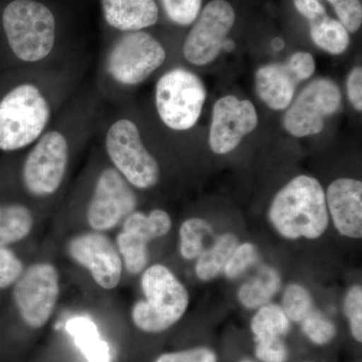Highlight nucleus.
Listing matches in <instances>:
<instances>
[{
	"label": "nucleus",
	"instance_id": "dca6fc26",
	"mask_svg": "<svg viewBox=\"0 0 362 362\" xmlns=\"http://www.w3.org/2000/svg\"><path fill=\"white\" fill-rule=\"evenodd\" d=\"M326 206L340 235L362 237V183L352 178L333 181L327 189Z\"/></svg>",
	"mask_w": 362,
	"mask_h": 362
},
{
	"label": "nucleus",
	"instance_id": "9b49d317",
	"mask_svg": "<svg viewBox=\"0 0 362 362\" xmlns=\"http://www.w3.org/2000/svg\"><path fill=\"white\" fill-rule=\"evenodd\" d=\"M235 21V9L228 1L209 2L183 45L185 59L197 66L211 63L223 49Z\"/></svg>",
	"mask_w": 362,
	"mask_h": 362
},
{
	"label": "nucleus",
	"instance_id": "412c9836",
	"mask_svg": "<svg viewBox=\"0 0 362 362\" xmlns=\"http://www.w3.org/2000/svg\"><path fill=\"white\" fill-rule=\"evenodd\" d=\"M33 221L28 207L20 204H0V246L25 240L32 232Z\"/></svg>",
	"mask_w": 362,
	"mask_h": 362
},
{
	"label": "nucleus",
	"instance_id": "e433bc0d",
	"mask_svg": "<svg viewBox=\"0 0 362 362\" xmlns=\"http://www.w3.org/2000/svg\"><path fill=\"white\" fill-rule=\"evenodd\" d=\"M295 7L309 21L325 16V8L319 0H294Z\"/></svg>",
	"mask_w": 362,
	"mask_h": 362
},
{
	"label": "nucleus",
	"instance_id": "7ed1b4c3",
	"mask_svg": "<svg viewBox=\"0 0 362 362\" xmlns=\"http://www.w3.org/2000/svg\"><path fill=\"white\" fill-rule=\"evenodd\" d=\"M7 42L13 54L28 63L49 56L56 42V20L44 4L35 0H14L2 16Z\"/></svg>",
	"mask_w": 362,
	"mask_h": 362
},
{
	"label": "nucleus",
	"instance_id": "473e14b6",
	"mask_svg": "<svg viewBox=\"0 0 362 362\" xmlns=\"http://www.w3.org/2000/svg\"><path fill=\"white\" fill-rule=\"evenodd\" d=\"M334 7L340 23L349 33H356L362 23V6L359 0H327Z\"/></svg>",
	"mask_w": 362,
	"mask_h": 362
},
{
	"label": "nucleus",
	"instance_id": "1a4fd4ad",
	"mask_svg": "<svg viewBox=\"0 0 362 362\" xmlns=\"http://www.w3.org/2000/svg\"><path fill=\"white\" fill-rule=\"evenodd\" d=\"M68 159L65 136L58 131L42 136L23 164V180L28 192L35 197L54 194L65 177Z\"/></svg>",
	"mask_w": 362,
	"mask_h": 362
},
{
	"label": "nucleus",
	"instance_id": "9d476101",
	"mask_svg": "<svg viewBox=\"0 0 362 362\" xmlns=\"http://www.w3.org/2000/svg\"><path fill=\"white\" fill-rule=\"evenodd\" d=\"M341 92L329 78L310 83L286 112L284 127L295 137L315 135L324 129L325 119L341 106Z\"/></svg>",
	"mask_w": 362,
	"mask_h": 362
},
{
	"label": "nucleus",
	"instance_id": "7c9ffc66",
	"mask_svg": "<svg viewBox=\"0 0 362 362\" xmlns=\"http://www.w3.org/2000/svg\"><path fill=\"white\" fill-rule=\"evenodd\" d=\"M344 312L349 319L350 330L357 341H362V288L354 285L346 293Z\"/></svg>",
	"mask_w": 362,
	"mask_h": 362
},
{
	"label": "nucleus",
	"instance_id": "a878e982",
	"mask_svg": "<svg viewBox=\"0 0 362 362\" xmlns=\"http://www.w3.org/2000/svg\"><path fill=\"white\" fill-rule=\"evenodd\" d=\"M117 250L130 275L142 273L148 263V244L141 238L122 230L116 238Z\"/></svg>",
	"mask_w": 362,
	"mask_h": 362
},
{
	"label": "nucleus",
	"instance_id": "20e7f679",
	"mask_svg": "<svg viewBox=\"0 0 362 362\" xmlns=\"http://www.w3.org/2000/svg\"><path fill=\"white\" fill-rule=\"evenodd\" d=\"M51 109L37 86L23 84L0 102V149L14 151L32 144L44 131Z\"/></svg>",
	"mask_w": 362,
	"mask_h": 362
},
{
	"label": "nucleus",
	"instance_id": "4c0bfd02",
	"mask_svg": "<svg viewBox=\"0 0 362 362\" xmlns=\"http://www.w3.org/2000/svg\"><path fill=\"white\" fill-rule=\"evenodd\" d=\"M242 362H252L251 361H242Z\"/></svg>",
	"mask_w": 362,
	"mask_h": 362
},
{
	"label": "nucleus",
	"instance_id": "f8f14e48",
	"mask_svg": "<svg viewBox=\"0 0 362 362\" xmlns=\"http://www.w3.org/2000/svg\"><path fill=\"white\" fill-rule=\"evenodd\" d=\"M137 197L131 185L115 168H107L98 177L87 209L88 223L96 232L112 230L134 211Z\"/></svg>",
	"mask_w": 362,
	"mask_h": 362
},
{
	"label": "nucleus",
	"instance_id": "72a5a7b5",
	"mask_svg": "<svg viewBox=\"0 0 362 362\" xmlns=\"http://www.w3.org/2000/svg\"><path fill=\"white\" fill-rule=\"evenodd\" d=\"M256 356L262 362H285L287 349L281 338L257 340Z\"/></svg>",
	"mask_w": 362,
	"mask_h": 362
},
{
	"label": "nucleus",
	"instance_id": "cd10ccee",
	"mask_svg": "<svg viewBox=\"0 0 362 362\" xmlns=\"http://www.w3.org/2000/svg\"><path fill=\"white\" fill-rule=\"evenodd\" d=\"M301 323L304 334L316 344L323 345L330 342L337 333L333 323L316 310H312Z\"/></svg>",
	"mask_w": 362,
	"mask_h": 362
},
{
	"label": "nucleus",
	"instance_id": "6e6552de",
	"mask_svg": "<svg viewBox=\"0 0 362 362\" xmlns=\"http://www.w3.org/2000/svg\"><path fill=\"white\" fill-rule=\"evenodd\" d=\"M165 59V49L156 37L140 30L131 32L112 47L107 70L120 84L137 85L161 66Z\"/></svg>",
	"mask_w": 362,
	"mask_h": 362
},
{
	"label": "nucleus",
	"instance_id": "6ab92c4d",
	"mask_svg": "<svg viewBox=\"0 0 362 362\" xmlns=\"http://www.w3.org/2000/svg\"><path fill=\"white\" fill-rule=\"evenodd\" d=\"M281 288L280 275L275 269L264 267L256 276L240 288L239 300L247 309H257L268 304Z\"/></svg>",
	"mask_w": 362,
	"mask_h": 362
},
{
	"label": "nucleus",
	"instance_id": "f704fd0d",
	"mask_svg": "<svg viewBox=\"0 0 362 362\" xmlns=\"http://www.w3.org/2000/svg\"><path fill=\"white\" fill-rule=\"evenodd\" d=\"M156 362H216V356L211 349L199 347L162 354Z\"/></svg>",
	"mask_w": 362,
	"mask_h": 362
},
{
	"label": "nucleus",
	"instance_id": "f03ea898",
	"mask_svg": "<svg viewBox=\"0 0 362 362\" xmlns=\"http://www.w3.org/2000/svg\"><path fill=\"white\" fill-rule=\"evenodd\" d=\"M141 288L145 300L133 306L131 317L138 329L146 333L168 330L182 318L189 296L187 288L168 267L157 264L144 271Z\"/></svg>",
	"mask_w": 362,
	"mask_h": 362
},
{
	"label": "nucleus",
	"instance_id": "4468645a",
	"mask_svg": "<svg viewBox=\"0 0 362 362\" xmlns=\"http://www.w3.org/2000/svg\"><path fill=\"white\" fill-rule=\"evenodd\" d=\"M71 259L85 267L95 282L106 290L116 288L122 277L123 262L113 240L99 232L76 235L66 246Z\"/></svg>",
	"mask_w": 362,
	"mask_h": 362
},
{
	"label": "nucleus",
	"instance_id": "4be33fe9",
	"mask_svg": "<svg viewBox=\"0 0 362 362\" xmlns=\"http://www.w3.org/2000/svg\"><path fill=\"white\" fill-rule=\"evenodd\" d=\"M310 35L314 44L329 54H340L349 47V30L339 21L333 20L327 14L309 21Z\"/></svg>",
	"mask_w": 362,
	"mask_h": 362
},
{
	"label": "nucleus",
	"instance_id": "5701e85b",
	"mask_svg": "<svg viewBox=\"0 0 362 362\" xmlns=\"http://www.w3.org/2000/svg\"><path fill=\"white\" fill-rule=\"evenodd\" d=\"M173 226L171 218L162 209H153L149 214L133 211L124 220L122 230L134 233L146 242L168 235Z\"/></svg>",
	"mask_w": 362,
	"mask_h": 362
},
{
	"label": "nucleus",
	"instance_id": "c9c22d12",
	"mask_svg": "<svg viewBox=\"0 0 362 362\" xmlns=\"http://www.w3.org/2000/svg\"><path fill=\"white\" fill-rule=\"evenodd\" d=\"M347 96L356 111L362 110V70L356 66L347 78Z\"/></svg>",
	"mask_w": 362,
	"mask_h": 362
},
{
	"label": "nucleus",
	"instance_id": "c85d7f7f",
	"mask_svg": "<svg viewBox=\"0 0 362 362\" xmlns=\"http://www.w3.org/2000/svg\"><path fill=\"white\" fill-rule=\"evenodd\" d=\"M258 259V249L251 243L238 245L223 269L225 275L228 279L240 277L247 269L254 266Z\"/></svg>",
	"mask_w": 362,
	"mask_h": 362
},
{
	"label": "nucleus",
	"instance_id": "f3484780",
	"mask_svg": "<svg viewBox=\"0 0 362 362\" xmlns=\"http://www.w3.org/2000/svg\"><path fill=\"white\" fill-rule=\"evenodd\" d=\"M102 7L107 23L123 32H139L158 20L154 0H102Z\"/></svg>",
	"mask_w": 362,
	"mask_h": 362
},
{
	"label": "nucleus",
	"instance_id": "2f4dec72",
	"mask_svg": "<svg viewBox=\"0 0 362 362\" xmlns=\"http://www.w3.org/2000/svg\"><path fill=\"white\" fill-rule=\"evenodd\" d=\"M23 271L21 259L8 247L0 246V289L14 285Z\"/></svg>",
	"mask_w": 362,
	"mask_h": 362
},
{
	"label": "nucleus",
	"instance_id": "ddd939ff",
	"mask_svg": "<svg viewBox=\"0 0 362 362\" xmlns=\"http://www.w3.org/2000/svg\"><path fill=\"white\" fill-rule=\"evenodd\" d=\"M315 69L313 57L306 52H295L284 64L262 66L255 77L257 94L274 110H284L292 103L297 85L310 78Z\"/></svg>",
	"mask_w": 362,
	"mask_h": 362
},
{
	"label": "nucleus",
	"instance_id": "a211bd4d",
	"mask_svg": "<svg viewBox=\"0 0 362 362\" xmlns=\"http://www.w3.org/2000/svg\"><path fill=\"white\" fill-rule=\"evenodd\" d=\"M66 329L82 350L89 362H110L108 343L101 339L96 324L86 317H75L68 321Z\"/></svg>",
	"mask_w": 362,
	"mask_h": 362
},
{
	"label": "nucleus",
	"instance_id": "39448f33",
	"mask_svg": "<svg viewBox=\"0 0 362 362\" xmlns=\"http://www.w3.org/2000/svg\"><path fill=\"white\" fill-rule=\"evenodd\" d=\"M206 99L201 78L185 69L164 74L156 85L157 112L170 129L185 131L194 127Z\"/></svg>",
	"mask_w": 362,
	"mask_h": 362
},
{
	"label": "nucleus",
	"instance_id": "c756f323",
	"mask_svg": "<svg viewBox=\"0 0 362 362\" xmlns=\"http://www.w3.org/2000/svg\"><path fill=\"white\" fill-rule=\"evenodd\" d=\"M164 11L178 25H192L199 16L202 0H161Z\"/></svg>",
	"mask_w": 362,
	"mask_h": 362
},
{
	"label": "nucleus",
	"instance_id": "0eeeda50",
	"mask_svg": "<svg viewBox=\"0 0 362 362\" xmlns=\"http://www.w3.org/2000/svg\"><path fill=\"white\" fill-rule=\"evenodd\" d=\"M59 295V272L45 262L26 268L13 285L14 304L23 322L33 329H40L47 323Z\"/></svg>",
	"mask_w": 362,
	"mask_h": 362
},
{
	"label": "nucleus",
	"instance_id": "423d86ee",
	"mask_svg": "<svg viewBox=\"0 0 362 362\" xmlns=\"http://www.w3.org/2000/svg\"><path fill=\"white\" fill-rule=\"evenodd\" d=\"M106 149L117 170L133 187L147 189L158 182V163L145 148L132 121L121 119L111 126L106 136Z\"/></svg>",
	"mask_w": 362,
	"mask_h": 362
},
{
	"label": "nucleus",
	"instance_id": "bb28decb",
	"mask_svg": "<svg viewBox=\"0 0 362 362\" xmlns=\"http://www.w3.org/2000/svg\"><path fill=\"white\" fill-rule=\"evenodd\" d=\"M282 303L286 315L294 322H302L313 310L310 293L297 284H291L286 288Z\"/></svg>",
	"mask_w": 362,
	"mask_h": 362
},
{
	"label": "nucleus",
	"instance_id": "b1692460",
	"mask_svg": "<svg viewBox=\"0 0 362 362\" xmlns=\"http://www.w3.org/2000/svg\"><path fill=\"white\" fill-rule=\"evenodd\" d=\"M251 328L256 341L269 338H281L289 331L290 320L280 306L266 304L259 307L252 318Z\"/></svg>",
	"mask_w": 362,
	"mask_h": 362
},
{
	"label": "nucleus",
	"instance_id": "2eb2a0df",
	"mask_svg": "<svg viewBox=\"0 0 362 362\" xmlns=\"http://www.w3.org/2000/svg\"><path fill=\"white\" fill-rule=\"evenodd\" d=\"M257 125L258 114L251 101L235 96L221 98L214 107L209 146L216 154L230 153Z\"/></svg>",
	"mask_w": 362,
	"mask_h": 362
},
{
	"label": "nucleus",
	"instance_id": "f257e3e1",
	"mask_svg": "<svg viewBox=\"0 0 362 362\" xmlns=\"http://www.w3.org/2000/svg\"><path fill=\"white\" fill-rule=\"evenodd\" d=\"M269 218L276 230L287 239H318L329 223L322 185L312 176L293 178L274 197Z\"/></svg>",
	"mask_w": 362,
	"mask_h": 362
},
{
	"label": "nucleus",
	"instance_id": "aec40b11",
	"mask_svg": "<svg viewBox=\"0 0 362 362\" xmlns=\"http://www.w3.org/2000/svg\"><path fill=\"white\" fill-rule=\"evenodd\" d=\"M239 245V240L232 233L216 238L209 249L197 258L195 274L202 281H211L223 271L230 255Z\"/></svg>",
	"mask_w": 362,
	"mask_h": 362
},
{
	"label": "nucleus",
	"instance_id": "393cba45",
	"mask_svg": "<svg viewBox=\"0 0 362 362\" xmlns=\"http://www.w3.org/2000/svg\"><path fill=\"white\" fill-rule=\"evenodd\" d=\"M211 223L204 218H188L180 228V250L185 259L199 258L204 251V240L213 235Z\"/></svg>",
	"mask_w": 362,
	"mask_h": 362
}]
</instances>
